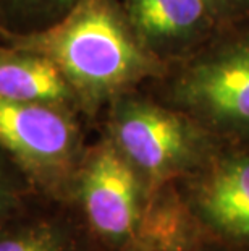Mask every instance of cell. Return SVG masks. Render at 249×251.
Instances as JSON below:
<instances>
[{
  "label": "cell",
  "instance_id": "6da1fadb",
  "mask_svg": "<svg viewBox=\"0 0 249 251\" xmlns=\"http://www.w3.org/2000/svg\"><path fill=\"white\" fill-rule=\"evenodd\" d=\"M2 42L50 58L76 93L91 126L104 109L131 91L162 78L167 67L142 46L121 0H79L58 23Z\"/></svg>",
  "mask_w": 249,
  "mask_h": 251
},
{
  "label": "cell",
  "instance_id": "7a4b0ae2",
  "mask_svg": "<svg viewBox=\"0 0 249 251\" xmlns=\"http://www.w3.org/2000/svg\"><path fill=\"white\" fill-rule=\"evenodd\" d=\"M238 21L144 89L224 143L249 144V29Z\"/></svg>",
  "mask_w": 249,
  "mask_h": 251
},
{
  "label": "cell",
  "instance_id": "3957f363",
  "mask_svg": "<svg viewBox=\"0 0 249 251\" xmlns=\"http://www.w3.org/2000/svg\"><path fill=\"white\" fill-rule=\"evenodd\" d=\"M97 126L151 190L198 172L224 146L189 115L144 88L113 99Z\"/></svg>",
  "mask_w": 249,
  "mask_h": 251
},
{
  "label": "cell",
  "instance_id": "277c9868",
  "mask_svg": "<svg viewBox=\"0 0 249 251\" xmlns=\"http://www.w3.org/2000/svg\"><path fill=\"white\" fill-rule=\"evenodd\" d=\"M88 128L75 109L0 99V146L49 200L71 201Z\"/></svg>",
  "mask_w": 249,
  "mask_h": 251
},
{
  "label": "cell",
  "instance_id": "5b68a950",
  "mask_svg": "<svg viewBox=\"0 0 249 251\" xmlns=\"http://www.w3.org/2000/svg\"><path fill=\"white\" fill-rule=\"evenodd\" d=\"M151 196L107 136L89 143L70 202L100 251H136Z\"/></svg>",
  "mask_w": 249,
  "mask_h": 251
},
{
  "label": "cell",
  "instance_id": "8992f818",
  "mask_svg": "<svg viewBox=\"0 0 249 251\" xmlns=\"http://www.w3.org/2000/svg\"><path fill=\"white\" fill-rule=\"evenodd\" d=\"M177 186L210 240L249 250V144L224 143Z\"/></svg>",
  "mask_w": 249,
  "mask_h": 251
},
{
  "label": "cell",
  "instance_id": "52a82bcc",
  "mask_svg": "<svg viewBox=\"0 0 249 251\" xmlns=\"http://www.w3.org/2000/svg\"><path fill=\"white\" fill-rule=\"evenodd\" d=\"M142 46L167 68L186 58L226 25L209 0H121Z\"/></svg>",
  "mask_w": 249,
  "mask_h": 251
},
{
  "label": "cell",
  "instance_id": "ba28073f",
  "mask_svg": "<svg viewBox=\"0 0 249 251\" xmlns=\"http://www.w3.org/2000/svg\"><path fill=\"white\" fill-rule=\"evenodd\" d=\"M0 251H100L71 202L38 196L0 226Z\"/></svg>",
  "mask_w": 249,
  "mask_h": 251
},
{
  "label": "cell",
  "instance_id": "9c48e42d",
  "mask_svg": "<svg viewBox=\"0 0 249 251\" xmlns=\"http://www.w3.org/2000/svg\"><path fill=\"white\" fill-rule=\"evenodd\" d=\"M0 99L12 102L63 105L78 110L84 117L76 93L50 58L2 41Z\"/></svg>",
  "mask_w": 249,
  "mask_h": 251
},
{
  "label": "cell",
  "instance_id": "30bf717a",
  "mask_svg": "<svg viewBox=\"0 0 249 251\" xmlns=\"http://www.w3.org/2000/svg\"><path fill=\"white\" fill-rule=\"evenodd\" d=\"M79 0H0V31L31 34L58 23ZM0 37V39H2Z\"/></svg>",
  "mask_w": 249,
  "mask_h": 251
},
{
  "label": "cell",
  "instance_id": "8fae6325",
  "mask_svg": "<svg viewBox=\"0 0 249 251\" xmlns=\"http://www.w3.org/2000/svg\"><path fill=\"white\" fill-rule=\"evenodd\" d=\"M41 193L21 167L0 146V226L28 207Z\"/></svg>",
  "mask_w": 249,
  "mask_h": 251
},
{
  "label": "cell",
  "instance_id": "7c38bea8",
  "mask_svg": "<svg viewBox=\"0 0 249 251\" xmlns=\"http://www.w3.org/2000/svg\"><path fill=\"white\" fill-rule=\"evenodd\" d=\"M225 23H235L249 12V0H209Z\"/></svg>",
  "mask_w": 249,
  "mask_h": 251
},
{
  "label": "cell",
  "instance_id": "4fadbf2b",
  "mask_svg": "<svg viewBox=\"0 0 249 251\" xmlns=\"http://www.w3.org/2000/svg\"><path fill=\"white\" fill-rule=\"evenodd\" d=\"M191 251H245V250H236V248H233V245L215 242V240H207L205 243L199 245V247H196Z\"/></svg>",
  "mask_w": 249,
  "mask_h": 251
},
{
  "label": "cell",
  "instance_id": "5bb4252c",
  "mask_svg": "<svg viewBox=\"0 0 249 251\" xmlns=\"http://www.w3.org/2000/svg\"><path fill=\"white\" fill-rule=\"evenodd\" d=\"M0 37H2V31H0Z\"/></svg>",
  "mask_w": 249,
  "mask_h": 251
}]
</instances>
